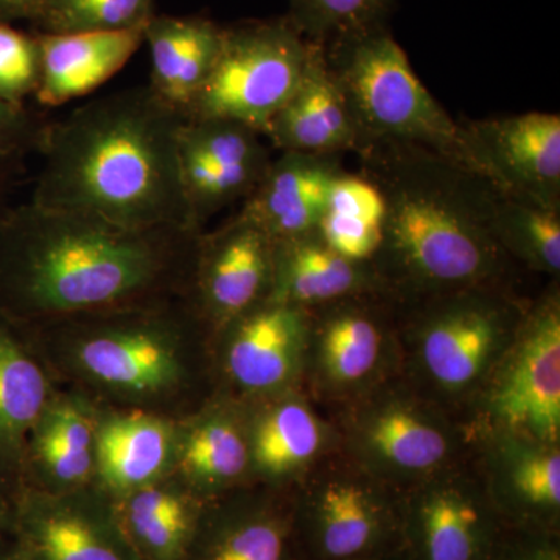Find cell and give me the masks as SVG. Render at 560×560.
Wrapping results in <instances>:
<instances>
[{
    "mask_svg": "<svg viewBox=\"0 0 560 560\" xmlns=\"http://www.w3.org/2000/svg\"><path fill=\"white\" fill-rule=\"evenodd\" d=\"M202 232L131 230L33 202L10 208L0 217V313L27 327L187 296Z\"/></svg>",
    "mask_w": 560,
    "mask_h": 560,
    "instance_id": "1",
    "label": "cell"
},
{
    "mask_svg": "<svg viewBox=\"0 0 560 560\" xmlns=\"http://www.w3.org/2000/svg\"><path fill=\"white\" fill-rule=\"evenodd\" d=\"M184 119L150 86L86 103L47 125L31 202L131 230L200 231L180 184Z\"/></svg>",
    "mask_w": 560,
    "mask_h": 560,
    "instance_id": "2",
    "label": "cell"
},
{
    "mask_svg": "<svg viewBox=\"0 0 560 560\" xmlns=\"http://www.w3.org/2000/svg\"><path fill=\"white\" fill-rule=\"evenodd\" d=\"M357 156L360 175L382 195V241L371 261L394 300L506 287L512 260L493 235L492 183L412 147Z\"/></svg>",
    "mask_w": 560,
    "mask_h": 560,
    "instance_id": "3",
    "label": "cell"
},
{
    "mask_svg": "<svg viewBox=\"0 0 560 560\" xmlns=\"http://www.w3.org/2000/svg\"><path fill=\"white\" fill-rule=\"evenodd\" d=\"M22 330L55 383L95 404L179 419L217 390L212 331L186 294Z\"/></svg>",
    "mask_w": 560,
    "mask_h": 560,
    "instance_id": "4",
    "label": "cell"
},
{
    "mask_svg": "<svg viewBox=\"0 0 560 560\" xmlns=\"http://www.w3.org/2000/svg\"><path fill=\"white\" fill-rule=\"evenodd\" d=\"M323 47L352 120L355 154L378 147H412L478 175L463 125L430 94L385 27Z\"/></svg>",
    "mask_w": 560,
    "mask_h": 560,
    "instance_id": "5",
    "label": "cell"
},
{
    "mask_svg": "<svg viewBox=\"0 0 560 560\" xmlns=\"http://www.w3.org/2000/svg\"><path fill=\"white\" fill-rule=\"evenodd\" d=\"M526 307L506 287L397 301L412 386L441 407L477 399L510 348Z\"/></svg>",
    "mask_w": 560,
    "mask_h": 560,
    "instance_id": "6",
    "label": "cell"
},
{
    "mask_svg": "<svg viewBox=\"0 0 560 560\" xmlns=\"http://www.w3.org/2000/svg\"><path fill=\"white\" fill-rule=\"evenodd\" d=\"M340 429L342 453L399 492L460 463L469 440L444 407L393 378L346 404Z\"/></svg>",
    "mask_w": 560,
    "mask_h": 560,
    "instance_id": "7",
    "label": "cell"
},
{
    "mask_svg": "<svg viewBox=\"0 0 560 560\" xmlns=\"http://www.w3.org/2000/svg\"><path fill=\"white\" fill-rule=\"evenodd\" d=\"M301 560H368L401 550L399 490L327 453L293 488Z\"/></svg>",
    "mask_w": 560,
    "mask_h": 560,
    "instance_id": "8",
    "label": "cell"
},
{
    "mask_svg": "<svg viewBox=\"0 0 560 560\" xmlns=\"http://www.w3.org/2000/svg\"><path fill=\"white\" fill-rule=\"evenodd\" d=\"M308 50L311 40L289 18L224 28L219 58L186 119L241 121L267 136L300 83Z\"/></svg>",
    "mask_w": 560,
    "mask_h": 560,
    "instance_id": "9",
    "label": "cell"
},
{
    "mask_svg": "<svg viewBox=\"0 0 560 560\" xmlns=\"http://www.w3.org/2000/svg\"><path fill=\"white\" fill-rule=\"evenodd\" d=\"M308 311L302 385L327 400L349 401L393 378L399 363L397 300L348 298Z\"/></svg>",
    "mask_w": 560,
    "mask_h": 560,
    "instance_id": "10",
    "label": "cell"
},
{
    "mask_svg": "<svg viewBox=\"0 0 560 560\" xmlns=\"http://www.w3.org/2000/svg\"><path fill=\"white\" fill-rule=\"evenodd\" d=\"M475 429L560 441V296L526 307L521 326L478 394Z\"/></svg>",
    "mask_w": 560,
    "mask_h": 560,
    "instance_id": "11",
    "label": "cell"
},
{
    "mask_svg": "<svg viewBox=\"0 0 560 560\" xmlns=\"http://www.w3.org/2000/svg\"><path fill=\"white\" fill-rule=\"evenodd\" d=\"M400 504L407 560H493L511 528L464 459L401 490Z\"/></svg>",
    "mask_w": 560,
    "mask_h": 560,
    "instance_id": "12",
    "label": "cell"
},
{
    "mask_svg": "<svg viewBox=\"0 0 560 560\" xmlns=\"http://www.w3.org/2000/svg\"><path fill=\"white\" fill-rule=\"evenodd\" d=\"M308 311L265 301L212 334L217 390L257 400L301 388Z\"/></svg>",
    "mask_w": 560,
    "mask_h": 560,
    "instance_id": "13",
    "label": "cell"
},
{
    "mask_svg": "<svg viewBox=\"0 0 560 560\" xmlns=\"http://www.w3.org/2000/svg\"><path fill=\"white\" fill-rule=\"evenodd\" d=\"M11 501L9 534L33 560H142L95 485L60 493L20 486Z\"/></svg>",
    "mask_w": 560,
    "mask_h": 560,
    "instance_id": "14",
    "label": "cell"
},
{
    "mask_svg": "<svg viewBox=\"0 0 560 560\" xmlns=\"http://www.w3.org/2000/svg\"><path fill=\"white\" fill-rule=\"evenodd\" d=\"M261 135L228 119H184L179 131L180 184L191 223L206 221L253 194L271 164Z\"/></svg>",
    "mask_w": 560,
    "mask_h": 560,
    "instance_id": "15",
    "label": "cell"
},
{
    "mask_svg": "<svg viewBox=\"0 0 560 560\" xmlns=\"http://www.w3.org/2000/svg\"><path fill=\"white\" fill-rule=\"evenodd\" d=\"M275 241L241 213L202 232L189 300L212 334L270 300Z\"/></svg>",
    "mask_w": 560,
    "mask_h": 560,
    "instance_id": "16",
    "label": "cell"
},
{
    "mask_svg": "<svg viewBox=\"0 0 560 560\" xmlns=\"http://www.w3.org/2000/svg\"><path fill=\"white\" fill-rule=\"evenodd\" d=\"M478 175L493 186L560 208V116L463 120Z\"/></svg>",
    "mask_w": 560,
    "mask_h": 560,
    "instance_id": "17",
    "label": "cell"
},
{
    "mask_svg": "<svg viewBox=\"0 0 560 560\" xmlns=\"http://www.w3.org/2000/svg\"><path fill=\"white\" fill-rule=\"evenodd\" d=\"M481 471L501 518L511 528L560 530V445L508 431L475 429Z\"/></svg>",
    "mask_w": 560,
    "mask_h": 560,
    "instance_id": "18",
    "label": "cell"
},
{
    "mask_svg": "<svg viewBox=\"0 0 560 560\" xmlns=\"http://www.w3.org/2000/svg\"><path fill=\"white\" fill-rule=\"evenodd\" d=\"M186 560H301L293 489L254 482L206 501Z\"/></svg>",
    "mask_w": 560,
    "mask_h": 560,
    "instance_id": "19",
    "label": "cell"
},
{
    "mask_svg": "<svg viewBox=\"0 0 560 560\" xmlns=\"http://www.w3.org/2000/svg\"><path fill=\"white\" fill-rule=\"evenodd\" d=\"M172 475L205 501L254 485L245 401L215 390L176 419Z\"/></svg>",
    "mask_w": 560,
    "mask_h": 560,
    "instance_id": "20",
    "label": "cell"
},
{
    "mask_svg": "<svg viewBox=\"0 0 560 560\" xmlns=\"http://www.w3.org/2000/svg\"><path fill=\"white\" fill-rule=\"evenodd\" d=\"M245 401V400H243ZM250 478L272 489L294 485L323 459L331 430L302 388L245 401Z\"/></svg>",
    "mask_w": 560,
    "mask_h": 560,
    "instance_id": "21",
    "label": "cell"
},
{
    "mask_svg": "<svg viewBox=\"0 0 560 560\" xmlns=\"http://www.w3.org/2000/svg\"><path fill=\"white\" fill-rule=\"evenodd\" d=\"M95 419L94 400L58 386L28 433L20 486L60 493L94 485Z\"/></svg>",
    "mask_w": 560,
    "mask_h": 560,
    "instance_id": "22",
    "label": "cell"
},
{
    "mask_svg": "<svg viewBox=\"0 0 560 560\" xmlns=\"http://www.w3.org/2000/svg\"><path fill=\"white\" fill-rule=\"evenodd\" d=\"M176 419L97 404L94 485L120 499L172 474Z\"/></svg>",
    "mask_w": 560,
    "mask_h": 560,
    "instance_id": "23",
    "label": "cell"
},
{
    "mask_svg": "<svg viewBox=\"0 0 560 560\" xmlns=\"http://www.w3.org/2000/svg\"><path fill=\"white\" fill-rule=\"evenodd\" d=\"M345 172L341 156L282 151L238 213L275 242L308 234L318 230L335 180Z\"/></svg>",
    "mask_w": 560,
    "mask_h": 560,
    "instance_id": "24",
    "label": "cell"
},
{
    "mask_svg": "<svg viewBox=\"0 0 560 560\" xmlns=\"http://www.w3.org/2000/svg\"><path fill=\"white\" fill-rule=\"evenodd\" d=\"M364 294H389L372 261L342 256L318 231L275 242L270 301L315 308Z\"/></svg>",
    "mask_w": 560,
    "mask_h": 560,
    "instance_id": "25",
    "label": "cell"
},
{
    "mask_svg": "<svg viewBox=\"0 0 560 560\" xmlns=\"http://www.w3.org/2000/svg\"><path fill=\"white\" fill-rule=\"evenodd\" d=\"M58 385L22 327L0 313V488H20L25 444Z\"/></svg>",
    "mask_w": 560,
    "mask_h": 560,
    "instance_id": "26",
    "label": "cell"
},
{
    "mask_svg": "<svg viewBox=\"0 0 560 560\" xmlns=\"http://www.w3.org/2000/svg\"><path fill=\"white\" fill-rule=\"evenodd\" d=\"M143 31L36 35L39 81L33 97L46 108H57L98 90L143 46Z\"/></svg>",
    "mask_w": 560,
    "mask_h": 560,
    "instance_id": "27",
    "label": "cell"
},
{
    "mask_svg": "<svg viewBox=\"0 0 560 560\" xmlns=\"http://www.w3.org/2000/svg\"><path fill=\"white\" fill-rule=\"evenodd\" d=\"M267 138L280 151L335 156L355 153L357 138L348 106L320 44L311 40L300 83L272 119Z\"/></svg>",
    "mask_w": 560,
    "mask_h": 560,
    "instance_id": "28",
    "label": "cell"
},
{
    "mask_svg": "<svg viewBox=\"0 0 560 560\" xmlns=\"http://www.w3.org/2000/svg\"><path fill=\"white\" fill-rule=\"evenodd\" d=\"M224 28L205 18L154 14L143 31L150 90L186 117L219 58Z\"/></svg>",
    "mask_w": 560,
    "mask_h": 560,
    "instance_id": "29",
    "label": "cell"
},
{
    "mask_svg": "<svg viewBox=\"0 0 560 560\" xmlns=\"http://www.w3.org/2000/svg\"><path fill=\"white\" fill-rule=\"evenodd\" d=\"M114 506L140 559L186 560L206 501L171 474L114 500Z\"/></svg>",
    "mask_w": 560,
    "mask_h": 560,
    "instance_id": "30",
    "label": "cell"
},
{
    "mask_svg": "<svg viewBox=\"0 0 560 560\" xmlns=\"http://www.w3.org/2000/svg\"><path fill=\"white\" fill-rule=\"evenodd\" d=\"M492 230L511 260L529 270L559 278L560 208L495 187Z\"/></svg>",
    "mask_w": 560,
    "mask_h": 560,
    "instance_id": "31",
    "label": "cell"
},
{
    "mask_svg": "<svg viewBox=\"0 0 560 560\" xmlns=\"http://www.w3.org/2000/svg\"><path fill=\"white\" fill-rule=\"evenodd\" d=\"M383 213L377 187L360 173L345 172L335 180L316 231L342 256L371 261L381 246Z\"/></svg>",
    "mask_w": 560,
    "mask_h": 560,
    "instance_id": "32",
    "label": "cell"
},
{
    "mask_svg": "<svg viewBox=\"0 0 560 560\" xmlns=\"http://www.w3.org/2000/svg\"><path fill=\"white\" fill-rule=\"evenodd\" d=\"M154 0H44L32 21L36 35L145 27Z\"/></svg>",
    "mask_w": 560,
    "mask_h": 560,
    "instance_id": "33",
    "label": "cell"
},
{
    "mask_svg": "<svg viewBox=\"0 0 560 560\" xmlns=\"http://www.w3.org/2000/svg\"><path fill=\"white\" fill-rule=\"evenodd\" d=\"M294 27L305 39L326 44L385 27L394 0H289Z\"/></svg>",
    "mask_w": 560,
    "mask_h": 560,
    "instance_id": "34",
    "label": "cell"
},
{
    "mask_svg": "<svg viewBox=\"0 0 560 560\" xmlns=\"http://www.w3.org/2000/svg\"><path fill=\"white\" fill-rule=\"evenodd\" d=\"M39 81V46L36 35L0 24V98L25 105Z\"/></svg>",
    "mask_w": 560,
    "mask_h": 560,
    "instance_id": "35",
    "label": "cell"
},
{
    "mask_svg": "<svg viewBox=\"0 0 560 560\" xmlns=\"http://www.w3.org/2000/svg\"><path fill=\"white\" fill-rule=\"evenodd\" d=\"M47 125L27 105H14L0 98V156L22 160L28 151H38Z\"/></svg>",
    "mask_w": 560,
    "mask_h": 560,
    "instance_id": "36",
    "label": "cell"
},
{
    "mask_svg": "<svg viewBox=\"0 0 560 560\" xmlns=\"http://www.w3.org/2000/svg\"><path fill=\"white\" fill-rule=\"evenodd\" d=\"M493 560H560L559 533L510 528Z\"/></svg>",
    "mask_w": 560,
    "mask_h": 560,
    "instance_id": "37",
    "label": "cell"
},
{
    "mask_svg": "<svg viewBox=\"0 0 560 560\" xmlns=\"http://www.w3.org/2000/svg\"><path fill=\"white\" fill-rule=\"evenodd\" d=\"M44 0H0V24H32Z\"/></svg>",
    "mask_w": 560,
    "mask_h": 560,
    "instance_id": "38",
    "label": "cell"
},
{
    "mask_svg": "<svg viewBox=\"0 0 560 560\" xmlns=\"http://www.w3.org/2000/svg\"><path fill=\"white\" fill-rule=\"evenodd\" d=\"M20 161V158L0 156V217L10 209V191L13 190Z\"/></svg>",
    "mask_w": 560,
    "mask_h": 560,
    "instance_id": "39",
    "label": "cell"
},
{
    "mask_svg": "<svg viewBox=\"0 0 560 560\" xmlns=\"http://www.w3.org/2000/svg\"><path fill=\"white\" fill-rule=\"evenodd\" d=\"M13 522V501L11 493L0 488V536L9 534Z\"/></svg>",
    "mask_w": 560,
    "mask_h": 560,
    "instance_id": "40",
    "label": "cell"
},
{
    "mask_svg": "<svg viewBox=\"0 0 560 560\" xmlns=\"http://www.w3.org/2000/svg\"><path fill=\"white\" fill-rule=\"evenodd\" d=\"M0 560H33L28 552L11 537L10 541L0 545Z\"/></svg>",
    "mask_w": 560,
    "mask_h": 560,
    "instance_id": "41",
    "label": "cell"
},
{
    "mask_svg": "<svg viewBox=\"0 0 560 560\" xmlns=\"http://www.w3.org/2000/svg\"><path fill=\"white\" fill-rule=\"evenodd\" d=\"M368 560H407L404 550L390 552V555L381 556V558L368 559Z\"/></svg>",
    "mask_w": 560,
    "mask_h": 560,
    "instance_id": "42",
    "label": "cell"
}]
</instances>
